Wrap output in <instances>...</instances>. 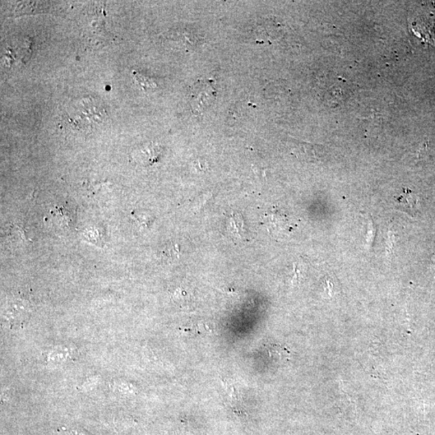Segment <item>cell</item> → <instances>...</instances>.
I'll list each match as a JSON object with an SVG mask.
<instances>
[{"mask_svg": "<svg viewBox=\"0 0 435 435\" xmlns=\"http://www.w3.org/2000/svg\"><path fill=\"white\" fill-rule=\"evenodd\" d=\"M105 113V110L99 103L94 99H86L73 103L64 118L67 123L73 125V128L86 130L103 121Z\"/></svg>", "mask_w": 435, "mask_h": 435, "instance_id": "1", "label": "cell"}, {"mask_svg": "<svg viewBox=\"0 0 435 435\" xmlns=\"http://www.w3.org/2000/svg\"><path fill=\"white\" fill-rule=\"evenodd\" d=\"M215 82L198 80L189 88L188 99L193 113L202 114L210 108L216 99Z\"/></svg>", "mask_w": 435, "mask_h": 435, "instance_id": "2", "label": "cell"}, {"mask_svg": "<svg viewBox=\"0 0 435 435\" xmlns=\"http://www.w3.org/2000/svg\"><path fill=\"white\" fill-rule=\"evenodd\" d=\"M75 211L67 204H57L46 216L49 228L59 235L68 234L75 224Z\"/></svg>", "mask_w": 435, "mask_h": 435, "instance_id": "3", "label": "cell"}, {"mask_svg": "<svg viewBox=\"0 0 435 435\" xmlns=\"http://www.w3.org/2000/svg\"><path fill=\"white\" fill-rule=\"evenodd\" d=\"M161 155V149L158 145L149 143L142 146L133 152L132 156L137 163L143 165H150L158 161Z\"/></svg>", "mask_w": 435, "mask_h": 435, "instance_id": "4", "label": "cell"}, {"mask_svg": "<svg viewBox=\"0 0 435 435\" xmlns=\"http://www.w3.org/2000/svg\"><path fill=\"white\" fill-rule=\"evenodd\" d=\"M29 314L30 303L17 299L13 303H9L5 316L9 322L21 323L29 317Z\"/></svg>", "mask_w": 435, "mask_h": 435, "instance_id": "5", "label": "cell"}, {"mask_svg": "<svg viewBox=\"0 0 435 435\" xmlns=\"http://www.w3.org/2000/svg\"><path fill=\"white\" fill-rule=\"evenodd\" d=\"M137 78L141 86L145 88V90H152L157 87L156 82L152 78L143 76L141 73H138Z\"/></svg>", "mask_w": 435, "mask_h": 435, "instance_id": "6", "label": "cell"}, {"mask_svg": "<svg viewBox=\"0 0 435 435\" xmlns=\"http://www.w3.org/2000/svg\"><path fill=\"white\" fill-rule=\"evenodd\" d=\"M224 386L226 387V392H228L229 397L233 400H238L239 393L237 388L233 385V384L229 383L228 381L224 382Z\"/></svg>", "mask_w": 435, "mask_h": 435, "instance_id": "7", "label": "cell"}]
</instances>
